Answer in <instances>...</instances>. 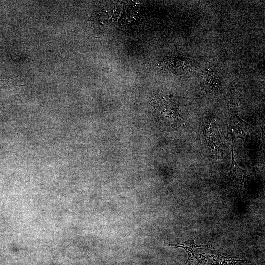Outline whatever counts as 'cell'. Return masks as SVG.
<instances>
[{
  "instance_id": "5",
  "label": "cell",
  "mask_w": 265,
  "mask_h": 265,
  "mask_svg": "<svg viewBox=\"0 0 265 265\" xmlns=\"http://www.w3.org/2000/svg\"><path fill=\"white\" fill-rule=\"evenodd\" d=\"M194 240H195V239H193V240L187 241L183 244H180L179 243H172V244H168V245L173 247L174 248H182L184 249L186 251V252L187 253L188 255V257L186 263V264H187L188 261L192 260L194 259L197 260V258L196 257V256L194 255V254L193 253V248H199L203 246L202 244L199 245L196 244L194 243Z\"/></svg>"
},
{
  "instance_id": "2",
  "label": "cell",
  "mask_w": 265,
  "mask_h": 265,
  "mask_svg": "<svg viewBox=\"0 0 265 265\" xmlns=\"http://www.w3.org/2000/svg\"><path fill=\"white\" fill-rule=\"evenodd\" d=\"M203 133L210 152H217L220 147V135L215 122L211 115L207 116L205 118Z\"/></svg>"
},
{
  "instance_id": "4",
  "label": "cell",
  "mask_w": 265,
  "mask_h": 265,
  "mask_svg": "<svg viewBox=\"0 0 265 265\" xmlns=\"http://www.w3.org/2000/svg\"><path fill=\"white\" fill-rule=\"evenodd\" d=\"M161 64L162 68L174 73L181 72L188 65L185 59L176 56L165 58Z\"/></svg>"
},
{
  "instance_id": "3",
  "label": "cell",
  "mask_w": 265,
  "mask_h": 265,
  "mask_svg": "<svg viewBox=\"0 0 265 265\" xmlns=\"http://www.w3.org/2000/svg\"><path fill=\"white\" fill-rule=\"evenodd\" d=\"M231 148L232 162L228 177L232 182L241 187L245 181V171L240 168L235 160L232 146Z\"/></svg>"
},
{
  "instance_id": "1",
  "label": "cell",
  "mask_w": 265,
  "mask_h": 265,
  "mask_svg": "<svg viewBox=\"0 0 265 265\" xmlns=\"http://www.w3.org/2000/svg\"><path fill=\"white\" fill-rule=\"evenodd\" d=\"M153 105L158 118L169 126H174L180 121V115L176 105L167 96H157Z\"/></svg>"
},
{
  "instance_id": "6",
  "label": "cell",
  "mask_w": 265,
  "mask_h": 265,
  "mask_svg": "<svg viewBox=\"0 0 265 265\" xmlns=\"http://www.w3.org/2000/svg\"><path fill=\"white\" fill-rule=\"evenodd\" d=\"M231 124L232 130L238 135L243 136L246 134L248 125L247 123L245 124L244 122L238 116H233Z\"/></svg>"
},
{
  "instance_id": "7",
  "label": "cell",
  "mask_w": 265,
  "mask_h": 265,
  "mask_svg": "<svg viewBox=\"0 0 265 265\" xmlns=\"http://www.w3.org/2000/svg\"><path fill=\"white\" fill-rule=\"evenodd\" d=\"M241 260H236L233 258H225L220 255H218L216 258L217 265H236L237 263Z\"/></svg>"
}]
</instances>
